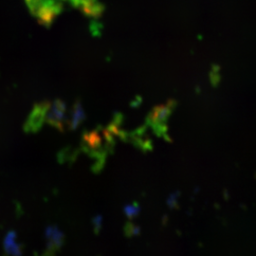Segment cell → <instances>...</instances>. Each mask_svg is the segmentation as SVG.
Returning a JSON list of instances; mask_svg holds the SVG:
<instances>
[{"mask_svg": "<svg viewBox=\"0 0 256 256\" xmlns=\"http://www.w3.org/2000/svg\"><path fill=\"white\" fill-rule=\"evenodd\" d=\"M64 0H28V4L38 18L50 21L62 7Z\"/></svg>", "mask_w": 256, "mask_h": 256, "instance_id": "1", "label": "cell"}, {"mask_svg": "<svg viewBox=\"0 0 256 256\" xmlns=\"http://www.w3.org/2000/svg\"><path fill=\"white\" fill-rule=\"evenodd\" d=\"M50 106V102L48 101L41 102L36 104L34 110L30 114L26 124H24V130L28 133L37 132L40 128H42L45 118H46V111Z\"/></svg>", "mask_w": 256, "mask_h": 256, "instance_id": "2", "label": "cell"}, {"mask_svg": "<svg viewBox=\"0 0 256 256\" xmlns=\"http://www.w3.org/2000/svg\"><path fill=\"white\" fill-rule=\"evenodd\" d=\"M64 114H66V104L64 102L57 99L52 104H50L48 110L46 111L45 120L52 128L58 129L61 132L64 130Z\"/></svg>", "mask_w": 256, "mask_h": 256, "instance_id": "3", "label": "cell"}, {"mask_svg": "<svg viewBox=\"0 0 256 256\" xmlns=\"http://www.w3.org/2000/svg\"><path fill=\"white\" fill-rule=\"evenodd\" d=\"M46 254H54L64 245V234L57 226H48L45 232Z\"/></svg>", "mask_w": 256, "mask_h": 256, "instance_id": "4", "label": "cell"}, {"mask_svg": "<svg viewBox=\"0 0 256 256\" xmlns=\"http://www.w3.org/2000/svg\"><path fill=\"white\" fill-rule=\"evenodd\" d=\"M86 116L84 113V110L82 108L81 101L75 102L74 104V108L72 111V118L70 120V126L68 128L70 130H75L77 128L82 124V122L86 120Z\"/></svg>", "mask_w": 256, "mask_h": 256, "instance_id": "5", "label": "cell"}, {"mask_svg": "<svg viewBox=\"0 0 256 256\" xmlns=\"http://www.w3.org/2000/svg\"><path fill=\"white\" fill-rule=\"evenodd\" d=\"M16 232L12 230L9 232L4 239V248L8 254L12 256H20L22 254V247L20 244H18L16 241Z\"/></svg>", "mask_w": 256, "mask_h": 256, "instance_id": "6", "label": "cell"}, {"mask_svg": "<svg viewBox=\"0 0 256 256\" xmlns=\"http://www.w3.org/2000/svg\"><path fill=\"white\" fill-rule=\"evenodd\" d=\"M170 112V106H156L155 110L152 111L151 115L149 116L150 122L155 126L156 124H162L167 118Z\"/></svg>", "mask_w": 256, "mask_h": 256, "instance_id": "7", "label": "cell"}, {"mask_svg": "<svg viewBox=\"0 0 256 256\" xmlns=\"http://www.w3.org/2000/svg\"><path fill=\"white\" fill-rule=\"evenodd\" d=\"M102 216H97L96 218H94L93 220H92V223H93V226H94V230H95V232H99V230L101 229L102 226Z\"/></svg>", "mask_w": 256, "mask_h": 256, "instance_id": "8", "label": "cell"}, {"mask_svg": "<svg viewBox=\"0 0 256 256\" xmlns=\"http://www.w3.org/2000/svg\"><path fill=\"white\" fill-rule=\"evenodd\" d=\"M126 212L128 216H134L137 214V209H135L133 206H128L126 208Z\"/></svg>", "mask_w": 256, "mask_h": 256, "instance_id": "9", "label": "cell"}]
</instances>
